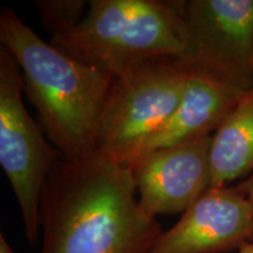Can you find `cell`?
Listing matches in <instances>:
<instances>
[{"instance_id":"obj_1","label":"cell","mask_w":253,"mask_h":253,"mask_svg":"<svg viewBox=\"0 0 253 253\" xmlns=\"http://www.w3.org/2000/svg\"><path fill=\"white\" fill-rule=\"evenodd\" d=\"M129 164L60 158L40 202V253H149L163 232L138 203Z\"/></svg>"},{"instance_id":"obj_2","label":"cell","mask_w":253,"mask_h":253,"mask_svg":"<svg viewBox=\"0 0 253 253\" xmlns=\"http://www.w3.org/2000/svg\"><path fill=\"white\" fill-rule=\"evenodd\" d=\"M0 41L19 65L25 93L53 147L68 161L96 155L113 72L78 61L43 41L9 7L0 11Z\"/></svg>"},{"instance_id":"obj_3","label":"cell","mask_w":253,"mask_h":253,"mask_svg":"<svg viewBox=\"0 0 253 253\" xmlns=\"http://www.w3.org/2000/svg\"><path fill=\"white\" fill-rule=\"evenodd\" d=\"M88 7L80 24L50 37L49 42L73 59L108 69L154 56L191 63L181 1L90 0Z\"/></svg>"},{"instance_id":"obj_4","label":"cell","mask_w":253,"mask_h":253,"mask_svg":"<svg viewBox=\"0 0 253 253\" xmlns=\"http://www.w3.org/2000/svg\"><path fill=\"white\" fill-rule=\"evenodd\" d=\"M194 65L173 56H154L110 68L113 72L97 131L96 151L129 164L141 147L170 119Z\"/></svg>"},{"instance_id":"obj_5","label":"cell","mask_w":253,"mask_h":253,"mask_svg":"<svg viewBox=\"0 0 253 253\" xmlns=\"http://www.w3.org/2000/svg\"><path fill=\"white\" fill-rule=\"evenodd\" d=\"M21 71L7 49L0 48V164L20 208L24 232L32 246L40 237L43 186L61 154L48 143L24 104Z\"/></svg>"},{"instance_id":"obj_6","label":"cell","mask_w":253,"mask_h":253,"mask_svg":"<svg viewBox=\"0 0 253 253\" xmlns=\"http://www.w3.org/2000/svg\"><path fill=\"white\" fill-rule=\"evenodd\" d=\"M181 12L194 67L253 90V0H189Z\"/></svg>"},{"instance_id":"obj_7","label":"cell","mask_w":253,"mask_h":253,"mask_svg":"<svg viewBox=\"0 0 253 253\" xmlns=\"http://www.w3.org/2000/svg\"><path fill=\"white\" fill-rule=\"evenodd\" d=\"M212 135L153 151L129 163L148 216L185 212L211 185Z\"/></svg>"},{"instance_id":"obj_8","label":"cell","mask_w":253,"mask_h":253,"mask_svg":"<svg viewBox=\"0 0 253 253\" xmlns=\"http://www.w3.org/2000/svg\"><path fill=\"white\" fill-rule=\"evenodd\" d=\"M253 243V213L246 196L231 186L209 188L149 253H224Z\"/></svg>"},{"instance_id":"obj_9","label":"cell","mask_w":253,"mask_h":253,"mask_svg":"<svg viewBox=\"0 0 253 253\" xmlns=\"http://www.w3.org/2000/svg\"><path fill=\"white\" fill-rule=\"evenodd\" d=\"M245 93L248 91L230 86L196 68L175 112L166 125L142 145L132 161L153 151L212 135Z\"/></svg>"},{"instance_id":"obj_10","label":"cell","mask_w":253,"mask_h":253,"mask_svg":"<svg viewBox=\"0 0 253 253\" xmlns=\"http://www.w3.org/2000/svg\"><path fill=\"white\" fill-rule=\"evenodd\" d=\"M210 188L227 186L253 172V90L243 95L212 134Z\"/></svg>"},{"instance_id":"obj_11","label":"cell","mask_w":253,"mask_h":253,"mask_svg":"<svg viewBox=\"0 0 253 253\" xmlns=\"http://www.w3.org/2000/svg\"><path fill=\"white\" fill-rule=\"evenodd\" d=\"M89 1L82 0H42L34 1L41 24L50 33L59 36L74 28L84 19V8Z\"/></svg>"},{"instance_id":"obj_12","label":"cell","mask_w":253,"mask_h":253,"mask_svg":"<svg viewBox=\"0 0 253 253\" xmlns=\"http://www.w3.org/2000/svg\"><path fill=\"white\" fill-rule=\"evenodd\" d=\"M238 189L246 196L250 205H251L253 213V172L248 177V179L243 184L238 185Z\"/></svg>"},{"instance_id":"obj_13","label":"cell","mask_w":253,"mask_h":253,"mask_svg":"<svg viewBox=\"0 0 253 253\" xmlns=\"http://www.w3.org/2000/svg\"><path fill=\"white\" fill-rule=\"evenodd\" d=\"M0 253H15L2 233H0Z\"/></svg>"},{"instance_id":"obj_14","label":"cell","mask_w":253,"mask_h":253,"mask_svg":"<svg viewBox=\"0 0 253 253\" xmlns=\"http://www.w3.org/2000/svg\"><path fill=\"white\" fill-rule=\"evenodd\" d=\"M238 253H253V243H250L243 249H240Z\"/></svg>"}]
</instances>
